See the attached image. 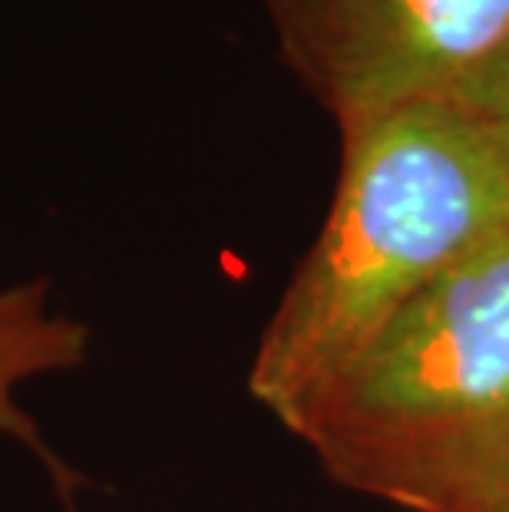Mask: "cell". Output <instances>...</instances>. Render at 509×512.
Here are the masks:
<instances>
[{
    "instance_id": "3957f363",
    "label": "cell",
    "mask_w": 509,
    "mask_h": 512,
    "mask_svg": "<svg viewBox=\"0 0 509 512\" xmlns=\"http://www.w3.org/2000/svg\"><path fill=\"white\" fill-rule=\"evenodd\" d=\"M278 57L338 133L450 100L509 43V0H262Z\"/></svg>"
},
{
    "instance_id": "277c9868",
    "label": "cell",
    "mask_w": 509,
    "mask_h": 512,
    "mask_svg": "<svg viewBox=\"0 0 509 512\" xmlns=\"http://www.w3.org/2000/svg\"><path fill=\"white\" fill-rule=\"evenodd\" d=\"M86 351L90 328L50 308L47 281L0 291V433L40 453L57 479H67L70 470L43 443L34 417L20 410L17 387L24 380L80 367Z\"/></svg>"
},
{
    "instance_id": "5b68a950",
    "label": "cell",
    "mask_w": 509,
    "mask_h": 512,
    "mask_svg": "<svg viewBox=\"0 0 509 512\" xmlns=\"http://www.w3.org/2000/svg\"><path fill=\"white\" fill-rule=\"evenodd\" d=\"M450 100L480 119L509 166V43H503Z\"/></svg>"
},
{
    "instance_id": "6da1fadb",
    "label": "cell",
    "mask_w": 509,
    "mask_h": 512,
    "mask_svg": "<svg viewBox=\"0 0 509 512\" xmlns=\"http://www.w3.org/2000/svg\"><path fill=\"white\" fill-rule=\"evenodd\" d=\"M509 228V166L470 110L420 100L341 133L328 215L258 337L248 394L288 427L410 301Z\"/></svg>"
},
{
    "instance_id": "7a4b0ae2",
    "label": "cell",
    "mask_w": 509,
    "mask_h": 512,
    "mask_svg": "<svg viewBox=\"0 0 509 512\" xmlns=\"http://www.w3.org/2000/svg\"><path fill=\"white\" fill-rule=\"evenodd\" d=\"M324 476L404 512L509 493V228L447 271L285 427Z\"/></svg>"
},
{
    "instance_id": "8992f818",
    "label": "cell",
    "mask_w": 509,
    "mask_h": 512,
    "mask_svg": "<svg viewBox=\"0 0 509 512\" xmlns=\"http://www.w3.org/2000/svg\"><path fill=\"white\" fill-rule=\"evenodd\" d=\"M490 512H509V493H506V496H503L500 503H496V506H493Z\"/></svg>"
}]
</instances>
